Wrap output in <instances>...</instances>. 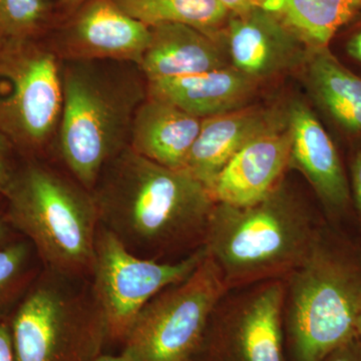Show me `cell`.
Listing matches in <instances>:
<instances>
[{
    "instance_id": "33",
    "label": "cell",
    "mask_w": 361,
    "mask_h": 361,
    "mask_svg": "<svg viewBox=\"0 0 361 361\" xmlns=\"http://www.w3.org/2000/svg\"><path fill=\"white\" fill-rule=\"evenodd\" d=\"M356 334L361 337V310L360 315H358L357 322H356Z\"/></svg>"
},
{
    "instance_id": "28",
    "label": "cell",
    "mask_w": 361,
    "mask_h": 361,
    "mask_svg": "<svg viewBox=\"0 0 361 361\" xmlns=\"http://www.w3.org/2000/svg\"><path fill=\"white\" fill-rule=\"evenodd\" d=\"M353 186L356 204L361 215V151L356 155L353 166Z\"/></svg>"
},
{
    "instance_id": "1",
    "label": "cell",
    "mask_w": 361,
    "mask_h": 361,
    "mask_svg": "<svg viewBox=\"0 0 361 361\" xmlns=\"http://www.w3.org/2000/svg\"><path fill=\"white\" fill-rule=\"evenodd\" d=\"M92 193L99 224L135 255L156 260L202 248L216 206L186 169L165 167L129 146L106 166Z\"/></svg>"
},
{
    "instance_id": "24",
    "label": "cell",
    "mask_w": 361,
    "mask_h": 361,
    "mask_svg": "<svg viewBox=\"0 0 361 361\" xmlns=\"http://www.w3.org/2000/svg\"><path fill=\"white\" fill-rule=\"evenodd\" d=\"M11 140L0 130V194L6 193L14 173L11 161Z\"/></svg>"
},
{
    "instance_id": "12",
    "label": "cell",
    "mask_w": 361,
    "mask_h": 361,
    "mask_svg": "<svg viewBox=\"0 0 361 361\" xmlns=\"http://www.w3.org/2000/svg\"><path fill=\"white\" fill-rule=\"evenodd\" d=\"M222 39L233 68L256 82L292 70L311 51L276 16L260 6L230 14Z\"/></svg>"
},
{
    "instance_id": "8",
    "label": "cell",
    "mask_w": 361,
    "mask_h": 361,
    "mask_svg": "<svg viewBox=\"0 0 361 361\" xmlns=\"http://www.w3.org/2000/svg\"><path fill=\"white\" fill-rule=\"evenodd\" d=\"M205 254L202 247L175 262L140 257L99 224L90 289L108 339L125 341L142 308L160 292L190 276Z\"/></svg>"
},
{
    "instance_id": "9",
    "label": "cell",
    "mask_w": 361,
    "mask_h": 361,
    "mask_svg": "<svg viewBox=\"0 0 361 361\" xmlns=\"http://www.w3.org/2000/svg\"><path fill=\"white\" fill-rule=\"evenodd\" d=\"M61 106L56 52L35 39L0 44V130L11 142L44 148L59 128Z\"/></svg>"
},
{
    "instance_id": "29",
    "label": "cell",
    "mask_w": 361,
    "mask_h": 361,
    "mask_svg": "<svg viewBox=\"0 0 361 361\" xmlns=\"http://www.w3.org/2000/svg\"><path fill=\"white\" fill-rule=\"evenodd\" d=\"M87 1V0H56V6L65 18H68Z\"/></svg>"
},
{
    "instance_id": "7",
    "label": "cell",
    "mask_w": 361,
    "mask_h": 361,
    "mask_svg": "<svg viewBox=\"0 0 361 361\" xmlns=\"http://www.w3.org/2000/svg\"><path fill=\"white\" fill-rule=\"evenodd\" d=\"M227 291L219 270L205 254L190 276L142 308L123 341V350L135 361H191Z\"/></svg>"
},
{
    "instance_id": "31",
    "label": "cell",
    "mask_w": 361,
    "mask_h": 361,
    "mask_svg": "<svg viewBox=\"0 0 361 361\" xmlns=\"http://www.w3.org/2000/svg\"><path fill=\"white\" fill-rule=\"evenodd\" d=\"M92 361H135L133 356L123 350V353L118 355H99L94 357Z\"/></svg>"
},
{
    "instance_id": "10",
    "label": "cell",
    "mask_w": 361,
    "mask_h": 361,
    "mask_svg": "<svg viewBox=\"0 0 361 361\" xmlns=\"http://www.w3.org/2000/svg\"><path fill=\"white\" fill-rule=\"evenodd\" d=\"M284 297V279L226 292L211 315L201 345L209 360L285 361Z\"/></svg>"
},
{
    "instance_id": "22",
    "label": "cell",
    "mask_w": 361,
    "mask_h": 361,
    "mask_svg": "<svg viewBox=\"0 0 361 361\" xmlns=\"http://www.w3.org/2000/svg\"><path fill=\"white\" fill-rule=\"evenodd\" d=\"M51 20V0H0V44L35 39Z\"/></svg>"
},
{
    "instance_id": "16",
    "label": "cell",
    "mask_w": 361,
    "mask_h": 361,
    "mask_svg": "<svg viewBox=\"0 0 361 361\" xmlns=\"http://www.w3.org/2000/svg\"><path fill=\"white\" fill-rule=\"evenodd\" d=\"M256 87V80L232 66L147 82L149 97L174 104L201 120L244 108Z\"/></svg>"
},
{
    "instance_id": "3",
    "label": "cell",
    "mask_w": 361,
    "mask_h": 361,
    "mask_svg": "<svg viewBox=\"0 0 361 361\" xmlns=\"http://www.w3.org/2000/svg\"><path fill=\"white\" fill-rule=\"evenodd\" d=\"M319 227L281 183L254 205L216 203L203 248L231 290L284 279L305 257Z\"/></svg>"
},
{
    "instance_id": "25",
    "label": "cell",
    "mask_w": 361,
    "mask_h": 361,
    "mask_svg": "<svg viewBox=\"0 0 361 361\" xmlns=\"http://www.w3.org/2000/svg\"><path fill=\"white\" fill-rule=\"evenodd\" d=\"M322 361H361V343L356 336L329 353Z\"/></svg>"
},
{
    "instance_id": "18",
    "label": "cell",
    "mask_w": 361,
    "mask_h": 361,
    "mask_svg": "<svg viewBox=\"0 0 361 361\" xmlns=\"http://www.w3.org/2000/svg\"><path fill=\"white\" fill-rule=\"evenodd\" d=\"M201 125V118L147 96L133 118L129 147L165 167L185 169Z\"/></svg>"
},
{
    "instance_id": "23",
    "label": "cell",
    "mask_w": 361,
    "mask_h": 361,
    "mask_svg": "<svg viewBox=\"0 0 361 361\" xmlns=\"http://www.w3.org/2000/svg\"><path fill=\"white\" fill-rule=\"evenodd\" d=\"M30 248L25 242L0 246V310L18 295L30 276Z\"/></svg>"
},
{
    "instance_id": "2",
    "label": "cell",
    "mask_w": 361,
    "mask_h": 361,
    "mask_svg": "<svg viewBox=\"0 0 361 361\" xmlns=\"http://www.w3.org/2000/svg\"><path fill=\"white\" fill-rule=\"evenodd\" d=\"M130 65L61 63L59 154L71 177L90 192L106 166L129 146L133 118L148 96L147 82L128 71Z\"/></svg>"
},
{
    "instance_id": "11",
    "label": "cell",
    "mask_w": 361,
    "mask_h": 361,
    "mask_svg": "<svg viewBox=\"0 0 361 361\" xmlns=\"http://www.w3.org/2000/svg\"><path fill=\"white\" fill-rule=\"evenodd\" d=\"M151 28L114 0H87L66 18L51 49L63 61H108L140 66Z\"/></svg>"
},
{
    "instance_id": "4",
    "label": "cell",
    "mask_w": 361,
    "mask_h": 361,
    "mask_svg": "<svg viewBox=\"0 0 361 361\" xmlns=\"http://www.w3.org/2000/svg\"><path fill=\"white\" fill-rule=\"evenodd\" d=\"M4 196L7 223L28 239L45 270L90 278L99 227L92 192L73 177L30 163L16 171Z\"/></svg>"
},
{
    "instance_id": "5",
    "label": "cell",
    "mask_w": 361,
    "mask_h": 361,
    "mask_svg": "<svg viewBox=\"0 0 361 361\" xmlns=\"http://www.w3.org/2000/svg\"><path fill=\"white\" fill-rule=\"evenodd\" d=\"M284 282V323L295 361H322L357 336L361 264L332 244L322 226Z\"/></svg>"
},
{
    "instance_id": "13",
    "label": "cell",
    "mask_w": 361,
    "mask_h": 361,
    "mask_svg": "<svg viewBox=\"0 0 361 361\" xmlns=\"http://www.w3.org/2000/svg\"><path fill=\"white\" fill-rule=\"evenodd\" d=\"M291 134L286 115L232 157L210 188L216 203L254 205L281 185L290 161Z\"/></svg>"
},
{
    "instance_id": "30",
    "label": "cell",
    "mask_w": 361,
    "mask_h": 361,
    "mask_svg": "<svg viewBox=\"0 0 361 361\" xmlns=\"http://www.w3.org/2000/svg\"><path fill=\"white\" fill-rule=\"evenodd\" d=\"M348 54L361 63V32L355 35L348 44Z\"/></svg>"
},
{
    "instance_id": "26",
    "label": "cell",
    "mask_w": 361,
    "mask_h": 361,
    "mask_svg": "<svg viewBox=\"0 0 361 361\" xmlns=\"http://www.w3.org/2000/svg\"><path fill=\"white\" fill-rule=\"evenodd\" d=\"M0 361H16L11 326L0 322Z\"/></svg>"
},
{
    "instance_id": "6",
    "label": "cell",
    "mask_w": 361,
    "mask_h": 361,
    "mask_svg": "<svg viewBox=\"0 0 361 361\" xmlns=\"http://www.w3.org/2000/svg\"><path fill=\"white\" fill-rule=\"evenodd\" d=\"M44 271L11 320L16 361H92L108 339L90 289Z\"/></svg>"
},
{
    "instance_id": "19",
    "label": "cell",
    "mask_w": 361,
    "mask_h": 361,
    "mask_svg": "<svg viewBox=\"0 0 361 361\" xmlns=\"http://www.w3.org/2000/svg\"><path fill=\"white\" fill-rule=\"evenodd\" d=\"M310 49L327 47L336 33L361 13V0H260Z\"/></svg>"
},
{
    "instance_id": "32",
    "label": "cell",
    "mask_w": 361,
    "mask_h": 361,
    "mask_svg": "<svg viewBox=\"0 0 361 361\" xmlns=\"http://www.w3.org/2000/svg\"><path fill=\"white\" fill-rule=\"evenodd\" d=\"M9 233V224L6 219L0 218V246L4 245V242L7 239Z\"/></svg>"
},
{
    "instance_id": "20",
    "label": "cell",
    "mask_w": 361,
    "mask_h": 361,
    "mask_svg": "<svg viewBox=\"0 0 361 361\" xmlns=\"http://www.w3.org/2000/svg\"><path fill=\"white\" fill-rule=\"evenodd\" d=\"M308 80L313 96L339 126L361 134V78L339 63L327 47L312 49Z\"/></svg>"
},
{
    "instance_id": "17",
    "label": "cell",
    "mask_w": 361,
    "mask_h": 361,
    "mask_svg": "<svg viewBox=\"0 0 361 361\" xmlns=\"http://www.w3.org/2000/svg\"><path fill=\"white\" fill-rule=\"evenodd\" d=\"M283 118L276 111L248 106L203 118L185 169L210 190L216 177L235 154Z\"/></svg>"
},
{
    "instance_id": "27",
    "label": "cell",
    "mask_w": 361,
    "mask_h": 361,
    "mask_svg": "<svg viewBox=\"0 0 361 361\" xmlns=\"http://www.w3.org/2000/svg\"><path fill=\"white\" fill-rule=\"evenodd\" d=\"M231 14H240L260 6V0H218Z\"/></svg>"
},
{
    "instance_id": "15",
    "label": "cell",
    "mask_w": 361,
    "mask_h": 361,
    "mask_svg": "<svg viewBox=\"0 0 361 361\" xmlns=\"http://www.w3.org/2000/svg\"><path fill=\"white\" fill-rule=\"evenodd\" d=\"M229 66L222 33L213 37L193 26L167 23L151 27V39L139 68L147 82H152Z\"/></svg>"
},
{
    "instance_id": "14",
    "label": "cell",
    "mask_w": 361,
    "mask_h": 361,
    "mask_svg": "<svg viewBox=\"0 0 361 361\" xmlns=\"http://www.w3.org/2000/svg\"><path fill=\"white\" fill-rule=\"evenodd\" d=\"M291 134L289 167L300 171L323 203L341 210L350 199L348 182L334 142L305 104L293 102L286 113Z\"/></svg>"
},
{
    "instance_id": "21",
    "label": "cell",
    "mask_w": 361,
    "mask_h": 361,
    "mask_svg": "<svg viewBox=\"0 0 361 361\" xmlns=\"http://www.w3.org/2000/svg\"><path fill=\"white\" fill-rule=\"evenodd\" d=\"M130 18L148 27L180 23L220 37L230 13L218 0H114Z\"/></svg>"
}]
</instances>
